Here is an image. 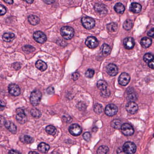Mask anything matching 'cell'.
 <instances>
[{"label": "cell", "mask_w": 154, "mask_h": 154, "mask_svg": "<svg viewBox=\"0 0 154 154\" xmlns=\"http://www.w3.org/2000/svg\"><path fill=\"white\" fill-rule=\"evenodd\" d=\"M5 106H6V104H5V103L0 100V111L3 110L5 108Z\"/></svg>", "instance_id": "42"}, {"label": "cell", "mask_w": 154, "mask_h": 154, "mask_svg": "<svg viewBox=\"0 0 154 154\" xmlns=\"http://www.w3.org/2000/svg\"><path fill=\"white\" fill-rule=\"evenodd\" d=\"M126 109L131 114H134L138 110V105L134 102L129 101L126 105Z\"/></svg>", "instance_id": "11"}, {"label": "cell", "mask_w": 154, "mask_h": 154, "mask_svg": "<svg viewBox=\"0 0 154 154\" xmlns=\"http://www.w3.org/2000/svg\"><path fill=\"white\" fill-rule=\"evenodd\" d=\"M110 125L112 127L116 129H119L121 128L122 124L121 121L118 119H115L111 122Z\"/></svg>", "instance_id": "27"}, {"label": "cell", "mask_w": 154, "mask_h": 154, "mask_svg": "<svg viewBox=\"0 0 154 154\" xmlns=\"http://www.w3.org/2000/svg\"><path fill=\"white\" fill-rule=\"evenodd\" d=\"M29 154H39L38 152H35V151H30L29 153Z\"/></svg>", "instance_id": "54"}, {"label": "cell", "mask_w": 154, "mask_h": 154, "mask_svg": "<svg viewBox=\"0 0 154 154\" xmlns=\"http://www.w3.org/2000/svg\"><path fill=\"white\" fill-rule=\"evenodd\" d=\"M94 109L95 112L98 114L101 113L103 111V106L99 104H96L94 106Z\"/></svg>", "instance_id": "35"}, {"label": "cell", "mask_w": 154, "mask_h": 154, "mask_svg": "<svg viewBox=\"0 0 154 154\" xmlns=\"http://www.w3.org/2000/svg\"><path fill=\"white\" fill-rule=\"evenodd\" d=\"M95 71L92 69H88L86 72V76L88 78H92L94 76Z\"/></svg>", "instance_id": "38"}, {"label": "cell", "mask_w": 154, "mask_h": 154, "mask_svg": "<svg viewBox=\"0 0 154 154\" xmlns=\"http://www.w3.org/2000/svg\"><path fill=\"white\" fill-rule=\"evenodd\" d=\"M51 154H59L58 152H56V151H53Z\"/></svg>", "instance_id": "55"}, {"label": "cell", "mask_w": 154, "mask_h": 154, "mask_svg": "<svg viewBox=\"0 0 154 154\" xmlns=\"http://www.w3.org/2000/svg\"><path fill=\"white\" fill-rule=\"evenodd\" d=\"M152 40L150 38L144 37L141 41V44L144 48H148L152 45Z\"/></svg>", "instance_id": "21"}, {"label": "cell", "mask_w": 154, "mask_h": 154, "mask_svg": "<svg viewBox=\"0 0 154 154\" xmlns=\"http://www.w3.org/2000/svg\"><path fill=\"white\" fill-rule=\"evenodd\" d=\"M135 42L133 38H127L124 40V45L127 49H132L134 47Z\"/></svg>", "instance_id": "16"}, {"label": "cell", "mask_w": 154, "mask_h": 154, "mask_svg": "<svg viewBox=\"0 0 154 154\" xmlns=\"http://www.w3.org/2000/svg\"><path fill=\"white\" fill-rule=\"evenodd\" d=\"M107 72L108 74L112 76L116 75L118 73V68L114 64H109L107 66Z\"/></svg>", "instance_id": "14"}, {"label": "cell", "mask_w": 154, "mask_h": 154, "mask_svg": "<svg viewBox=\"0 0 154 154\" xmlns=\"http://www.w3.org/2000/svg\"><path fill=\"white\" fill-rule=\"evenodd\" d=\"M118 111V107L115 104H110L106 107L105 113L108 116H113L117 113Z\"/></svg>", "instance_id": "8"}, {"label": "cell", "mask_w": 154, "mask_h": 154, "mask_svg": "<svg viewBox=\"0 0 154 154\" xmlns=\"http://www.w3.org/2000/svg\"><path fill=\"white\" fill-rule=\"evenodd\" d=\"M6 120L3 116L0 115V127H2L5 124Z\"/></svg>", "instance_id": "41"}, {"label": "cell", "mask_w": 154, "mask_h": 154, "mask_svg": "<svg viewBox=\"0 0 154 154\" xmlns=\"http://www.w3.org/2000/svg\"><path fill=\"white\" fill-rule=\"evenodd\" d=\"M4 125L7 129L13 134H15L16 133L17 127L13 122L10 121H6Z\"/></svg>", "instance_id": "17"}, {"label": "cell", "mask_w": 154, "mask_h": 154, "mask_svg": "<svg viewBox=\"0 0 154 154\" xmlns=\"http://www.w3.org/2000/svg\"><path fill=\"white\" fill-rule=\"evenodd\" d=\"M47 92L49 94H52L54 93V88L52 87H49V88L47 89Z\"/></svg>", "instance_id": "44"}, {"label": "cell", "mask_w": 154, "mask_h": 154, "mask_svg": "<svg viewBox=\"0 0 154 154\" xmlns=\"http://www.w3.org/2000/svg\"><path fill=\"white\" fill-rule=\"evenodd\" d=\"M107 29L110 32H114L116 31L118 29V25L115 23L112 22L108 24L107 26Z\"/></svg>", "instance_id": "34"}, {"label": "cell", "mask_w": 154, "mask_h": 154, "mask_svg": "<svg viewBox=\"0 0 154 154\" xmlns=\"http://www.w3.org/2000/svg\"><path fill=\"white\" fill-rule=\"evenodd\" d=\"M22 50L25 53H30L35 51V48L31 45H27L23 47Z\"/></svg>", "instance_id": "33"}, {"label": "cell", "mask_w": 154, "mask_h": 154, "mask_svg": "<svg viewBox=\"0 0 154 154\" xmlns=\"http://www.w3.org/2000/svg\"><path fill=\"white\" fill-rule=\"evenodd\" d=\"M28 20L32 25H36L39 24L40 22V19L38 16L31 15L28 18Z\"/></svg>", "instance_id": "26"}, {"label": "cell", "mask_w": 154, "mask_h": 154, "mask_svg": "<svg viewBox=\"0 0 154 154\" xmlns=\"http://www.w3.org/2000/svg\"><path fill=\"white\" fill-rule=\"evenodd\" d=\"M35 65H36V68L41 71H45L48 67L46 63L41 60H38L36 62Z\"/></svg>", "instance_id": "20"}, {"label": "cell", "mask_w": 154, "mask_h": 154, "mask_svg": "<svg viewBox=\"0 0 154 154\" xmlns=\"http://www.w3.org/2000/svg\"><path fill=\"white\" fill-rule=\"evenodd\" d=\"M153 56L151 53H146L144 56V60L146 63H149L150 61L154 60Z\"/></svg>", "instance_id": "36"}, {"label": "cell", "mask_w": 154, "mask_h": 154, "mask_svg": "<svg viewBox=\"0 0 154 154\" xmlns=\"http://www.w3.org/2000/svg\"><path fill=\"white\" fill-rule=\"evenodd\" d=\"M94 9L97 13L100 14H106L108 12L106 6L101 3L96 4L94 6Z\"/></svg>", "instance_id": "15"}, {"label": "cell", "mask_w": 154, "mask_h": 154, "mask_svg": "<svg viewBox=\"0 0 154 154\" xmlns=\"http://www.w3.org/2000/svg\"><path fill=\"white\" fill-rule=\"evenodd\" d=\"M15 35L13 33H5L3 35L2 39L6 42H10L14 39Z\"/></svg>", "instance_id": "25"}, {"label": "cell", "mask_w": 154, "mask_h": 154, "mask_svg": "<svg viewBox=\"0 0 154 154\" xmlns=\"http://www.w3.org/2000/svg\"><path fill=\"white\" fill-rule=\"evenodd\" d=\"M44 2L47 4H52L55 2V0H42Z\"/></svg>", "instance_id": "48"}, {"label": "cell", "mask_w": 154, "mask_h": 154, "mask_svg": "<svg viewBox=\"0 0 154 154\" xmlns=\"http://www.w3.org/2000/svg\"><path fill=\"white\" fill-rule=\"evenodd\" d=\"M79 77V74L77 73H74L73 74V78L74 80H76Z\"/></svg>", "instance_id": "51"}, {"label": "cell", "mask_w": 154, "mask_h": 154, "mask_svg": "<svg viewBox=\"0 0 154 154\" xmlns=\"http://www.w3.org/2000/svg\"><path fill=\"white\" fill-rule=\"evenodd\" d=\"M46 131L50 135H54L57 132V129L54 126L52 125H49L46 128Z\"/></svg>", "instance_id": "32"}, {"label": "cell", "mask_w": 154, "mask_h": 154, "mask_svg": "<svg viewBox=\"0 0 154 154\" xmlns=\"http://www.w3.org/2000/svg\"><path fill=\"white\" fill-rule=\"evenodd\" d=\"M20 139L21 142L25 144H31L34 141L33 138L28 135H23L20 136Z\"/></svg>", "instance_id": "22"}, {"label": "cell", "mask_w": 154, "mask_h": 154, "mask_svg": "<svg viewBox=\"0 0 154 154\" xmlns=\"http://www.w3.org/2000/svg\"><path fill=\"white\" fill-rule=\"evenodd\" d=\"M8 91L11 95L14 96H18L20 93V87L15 84H11L8 86Z\"/></svg>", "instance_id": "12"}, {"label": "cell", "mask_w": 154, "mask_h": 154, "mask_svg": "<svg viewBox=\"0 0 154 154\" xmlns=\"http://www.w3.org/2000/svg\"><path fill=\"white\" fill-rule=\"evenodd\" d=\"M101 95L102 96H104V97H108L109 96V94H110V92H107V90H105V91H102L101 92Z\"/></svg>", "instance_id": "43"}, {"label": "cell", "mask_w": 154, "mask_h": 154, "mask_svg": "<svg viewBox=\"0 0 154 154\" xmlns=\"http://www.w3.org/2000/svg\"><path fill=\"white\" fill-rule=\"evenodd\" d=\"M24 1H25L26 2H27V3H28L31 4L33 2V1H34V0H24Z\"/></svg>", "instance_id": "53"}, {"label": "cell", "mask_w": 154, "mask_h": 154, "mask_svg": "<svg viewBox=\"0 0 154 154\" xmlns=\"http://www.w3.org/2000/svg\"><path fill=\"white\" fill-rule=\"evenodd\" d=\"M127 99L129 101L134 102L136 100V95L134 92L129 93L127 95Z\"/></svg>", "instance_id": "37"}, {"label": "cell", "mask_w": 154, "mask_h": 154, "mask_svg": "<svg viewBox=\"0 0 154 154\" xmlns=\"http://www.w3.org/2000/svg\"><path fill=\"white\" fill-rule=\"evenodd\" d=\"M122 133L127 136H132L134 132V128L130 124L125 123L122 125L121 127Z\"/></svg>", "instance_id": "6"}, {"label": "cell", "mask_w": 154, "mask_h": 154, "mask_svg": "<svg viewBox=\"0 0 154 154\" xmlns=\"http://www.w3.org/2000/svg\"><path fill=\"white\" fill-rule=\"evenodd\" d=\"M9 154H21L19 151L16 150H14V149H11L9 151Z\"/></svg>", "instance_id": "47"}, {"label": "cell", "mask_w": 154, "mask_h": 154, "mask_svg": "<svg viewBox=\"0 0 154 154\" xmlns=\"http://www.w3.org/2000/svg\"><path fill=\"white\" fill-rule=\"evenodd\" d=\"M33 38L37 42L43 44L47 41V37L43 32L41 31H37L33 34Z\"/></svg>", "instance_id": "7"}, {"label": "cell", "mask_w": 154, "mask_h": 154, "mask_svg": "<svg viewBox=\"0 0 154 154\" xmlns=\"http://www.w3.org/2000/svg\"><path fill=\"white\" fill-rule=\"evenodd\" d=\"M41 98V92L39 90L35 89L31 93L30 101L33 106H37L39 103Z\"/></svg>", "instance_id": "1"}, {"label": "cell", "mask_w": 154, "mask_h": 154, "mask_svg": "<svg viewBox=\"0 0 154 154\" xmlns=\"http://www.w3.org/2000/svg\"><path fill=\"white\" fill-rule=\"evenodd\" d=\"M109 150V148L107 146L103 145L100 146L98 149L97 153V154H106Z\"/></svg>", "instance_id": "30"}, {"label": "cell", "mask_w": 154, "mask_h": 154, "mask_svg": "<svg viewBox=\"0 0 154 154\" xmlns=\"http://www.w3.org/2000/svg\"><path fill=\"white\" fill-rule=\"evenodd\" d=\"M16 119L20 124H24L26 122L27 117L24 110L22 108H18L16 110Z\"/></svg>", "instance_id": "4"}, {"label": "cell", "mask_w": 154, "mask_h": 154, "mask_svg": "<svg viewBox=\"0 0 154 154\" xmlns=\"http://www.w3.org/2000/svg\"><path fill=\"white\" fill-rule=\"evenodd\" d=\"M118 154H127L123 150V148L119 147L117 151Z\"/></svg>", "instance_id": "45"}, {"label": "cell", "mask_w": 154, "mask_h": 154, "mask_svg": "<svg viewBox=\"0 0 154 154\" xmlns=\"http://www.w3.org/2000/svg\"><path fill=\"white\" fill-rule=\"evenodd\" d=\"M130 80V77L128 74L124 73L121 74L118 78V83L121 85H127L129 83Z\"/></svg>", "instance_id": "13"}, {"label": "cell", "mask_w": 154, "mask_h": 154, "mask_svg": "<svg viewBox=\"0 0 154 154\" xmlns=\"http://www.w3.org/2000/svg\"><path fill=\"white\" fill-rule=\"evenodd\" d=\"M6 12L5 7L2 5L0 4V15H3L5 14Z\"/></svg>", "instance_id": "40"}, {"label": "cell", "mask_w": 154, "mask_h": 154, "mask_svg": "<svg viewBox=\"0 0 154 154\" xmlns=\"http://www.w3.org/2000/svg\"><path fill=\"white\" fill-rule=\"evenodd\" d=\"M133 27V23L131 20H127L123 24V27L126 30H130Z\"/></svg>", "instance_id": "29"}, {"label": "cell", "mask_w": 154, "mask_h": 154, "mask_svg": "<svg viewBox=\"0 0 154 154\" xmlns=\"http://www.w3.org/2000/svg\"><path fill=\"white\" fill-rule=\"evenodd\" d=\"M142 6L137 3H132L129 7V10L134 13H139L142 10Z\"/></svg>", "instance_id": "18"}, {"label": "cell", "mask_w": 154, "mask_h": 154, "mask_svg": "<svg viewBox=\"0 0 154 154\" xmlns=\"http://www.w3.org/2000/svg\"><path fill=\"white\" fill-rule=\"evenodd\" d=\"M14 67L15 69H19L20 68V63H15L14 64Z\"/></svg>", "instance_id": "49"}, {"label": "cell", "mask_w": 154, "mask_h": 154, "mask_svg": "<svg viewBox=\"0 0 154 154\" xmlns=\"http://www.w3.org/2000/svg\"><path fill=\"white\" fill-rule=\"evenodd\" d=\"M81 23L83 26L87 29H93L96 24L94 19L89 17H84L82 18L81 19Z\"/></svg>", "instance_id": "5"}, {"label": "cell", "mask_w": 154, "mask_h": 154, "mask_svg": "<svg viewBox=\"0 0 154 154\" xmlns=\"http://www.w3.org/2000/svg\"><path fill=\"white\" fill-rule=\"evenodd\" d=\"M6 3L9 4H12L13 3V0H3Z\"/></svg>", "instance_id": "52"}, {"label": "cell", "mask_w": 154, "mask_h": 154, "mask_svg": "<svg viewBox=\"0 0 154 154\" xmlns=\"http://www.w3.org/2000/svg\"><path fill=\"white\" fill-rule=\"evenodd\" d=\"M61 34L65 39L70 40L74 36V30L71 27L65 26L61 29Z\"/></svg>", "instance_id": "2"}, {"label": "cell", "mask_w": 154, "mask_h": 154, "mask_svg": "<svg viewBox=\"0 0 154 154\" xmlns=\"http://www.w3.org/2000/svg\"><path fill=\"white\" fill-rule=\"evenodd\" d=\"M83 137L85 140L87 141H89L91 138V134L89 132H85L83 134Z\"/></svg>", "instance_id": "39"}, {"label": "cell", "mask_w": 154, "mask_h": 154, "mask_svg": "<svg viewBox=\"0 0 154 154\" xmlns=\"http://www.w3.org/2000/svg\"><path fill=\"white\" fill-rule=\"evenodd\" d=\"M123 150L127 154H134L137 150V147L134 142L127 141L123 146Z\"/></svg>", "instance_id": "3"}, {"label": "cell", "mask_w": 154, "mask_h": 154, "mask_svg": "<svg viewBox=\"0 0 154 154\" xmlns=\"http://www.w3.org/2000/svg\"><path fill=\"white\" fill-rule=\"evenodd\" d=\"M31 115L35 118H40L42 115V113L40 111L36 108L32 109L30 111Z\"/></svg>", "instance_id": "28"}, {"label": "cell", "mask_w": 154, "mask_h": 154, "mask_svg": "<svg viewBox=\"0 0 154 154\" xmlns=\"http://www.w3.org/2000/svg\"><path fill=\"white\" fill-rule=\"evenodd\" d=\"M85 44L90 48H95L98 46L99 42L96 37L90 36L86 39Z\"/></svg>", "instance_id": "10"}, {"label": "cell", "mask_w": 154, "mask_h": 154, "mask_svg": "<svg viewBox=\"0 0 154 154\" xmlns=\"http://www.w3.org/2000/svg\"><path fill=\"white\" fill-rule=\"evenodd\" d=\"M147 34H148V36H150V37H152V38H153L154 37V28H152L149 32H148V33H147Z\"/></svg>", "instance_id": "46"}, {"label": "cell", "mask_w": 154, "mask_h": 154, "mask_svg": "<svg viewBox=\"0 0 154 154\" xmlns=\"http://www.w3.org/2000/svg\"><path fill=\"white\" fill-rule=\"evenodd\" d=\"M50 149V146L44 142H41L39 144L38 149L40 152L42 153H47Z\"/></svg>", "instance_id": "19"}, {"label": "cell", "mask_w": 154, "mask_h": 154, "mask_svg": "<svg viewBox=\"0 0 154 154\" xmlns=\"http://www.w3.org/2000/svg\"><path fill=\"white\" fill-rule=\"evenodd\" d=\"M69 131L73 136H79L82 132V128L78 124H73L69 128Z\"/></svg>", "instance_id": "9"}, {"label": "cell", "mask_w": 154, "mask_h": 154, "mask_svg": "<svg viewBox=\"0 0 154 154\" xmlns=\"http://www.w3.org/2000/svg\"><path fill=\"white\" fill-rule=\"evenodd\" d=\"M114 9L117 13L122 14L124 12L125 8L124 5L123 4L121 3H118L115 5Z\"/></svg>", "instance_id": "24"}, {"label": "cell", "mask_w": 154, "mask_h": 154, "mask_svg": "<svg viewBox=\"0 0 154 154\" xmlns=\"http://www.w3.org/2000/svg\"><path fill=\"white\" fill-rule=\"evenodd\" d=\"M97 86L98 88L101 90V92L102 91H105L107 90L108 87V84L107 82L105 80H100L98 82L97 84Z\"/></svg>", "instance_id": "23"}, {"label": "cell", "mask_w": 154, "mask_h": 154, "mask_svg": "<svg viewBox=\"0 0 154 154\" xmlns=\"http://www.w3.org/2000/svg\"><path fill=\"white\" fill-rule=\"evenodd\" d=\"M102 53L105 56H107L111 52V48L107 44H104L102 47Z\"/></svg>", "instance_id": "31"}, {"label": "cell", "mask_w": 154, "mask_h": 154, "mask_svg": "<svg viewBox=\"0 0 154 154\" xmlns=\"http://www.w3.org/2000/svg\"><path fill=\"white\" fill-rule=\"evenodd\" d=\"M105 1H111V0H105Z\"/></svg>", "instance_id": "56"}, {"label": "cell", "mask_w": 154, "mask_h": 154, "mask_svg": "<svg viewBox=\"0 0 154 154\" xmlns=\"http://www.w3.org/2000/svg\"><path fill=\"white\" fill-rule=\"evenodd\" d=\"M148 66L152 69H154V60H152L148 63Z\"/></svg>", "instance_id": "50"}]
</instances>
